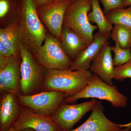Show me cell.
I'll return each instance as SVG.
<instances>
[{
  "mask_svg": "<svg viewBox=\"0 0 131 131\" xmlns=\"http://www.w3.org/2000/svg\"><path fill=\"white\" fill-rule=\"evenodd\" d=\"M0 41L13 57H21V43L19 21L16 20L5 28L0 29Z\"/></svg>",
  "mask_w": 131,
  "mask_h": 131,
  "instance_id": "16",
  "label": "cell"
},
{
  "mask_svg": "<svg viewBox=\"0 0 131 131\" xmlns=\"http://www.w3.org/2000/svg\"><path fill=\"white\" fill-rule=\"evenodd\" d=\"M130 127H124V129H121L119 131H130L131 130Z\"/></svg>",
  "mask_w": 131,
  "mask_h": 131,
  "instance_id": "29",
  "label": "cell"
},
{
  "mask_svg": "<svg viewBox=\"0 0 131 131\" xmlns=\"http://www.w3.org/2000/svg\"><path fill=\"white\" fill-rule=\"evenodd\" d=\"M60 42L64 52L72 61L88 46L77 33L68 27L63 28Z\"/></svg>",
  "mask_w": 131,
  "mask_h": 131,
  "instance_id": "17",
  "label": "cell"
},
{
  "mask_svg": "<svg viewBox=\"0 0 131 131\" xmlns=\"http://www.w3.org/2000/svg\"><path fill=\"white\" fill-rule=\"evenodd\" d=\"M129 78H131V59L125 64L115 67L113 74V79L118 81Z\"/></svg>",
  "mask_w": 131,
  "mask_h": 131,
  "instance_id": "23",
  "label": "cell"
},
{
  "mask_svg": "<svg viewBox=\"0 0 131 131\" xmlns=\"http://www.w3.org/2000/svg\"><path fill=\"white\" fill-rule=\"evenodd\" d=\"M13 126L20 131L30 128L35 131H62L51 116L36 113L21 105L19 115Z\"/></svg>",
  "mask_w": 131,
  "mask_h": 131,
  "instance_id": "11",
  "label": "cell"
},
{
  "mask_svg": "<svg viewBox=\"0 0 131 131\" xmlns=\"http://www.w3.org/2000/svg\"><path fill=\"white\" fill-rule=\"evenodd\" d=\"M37 8L42 7L53 2V0H34Z\"/></svg>",
  "mask_w": 131,
  "mask_h": 131,
  "instance_id": "26",
  "label": "cell"
},
{
  "mask_svg": "<svg viewBox=\"0 0 131 131\" xmlns=\"http://www.w3.org/2000/svg\"><path fill=\"white\" fill-rule=\"evenodd\" d=\"M53 1H55V0H53Z\"/></svg>",
  "mask_w": 131,
  "mask_h": 131,
  "instance_id": "32",
  "label": "cell"
},
{
  "mask_svg": "<svg viewBox=\"0 0 131 131\" xmlns=\"http://www.w3.org/2000/svg\"><path fill=\"white\" fill-rule=\"evenodd\" d=\"M97 101L91 100L79 104L70 105L63 102L51 117L62 131H70L82 118L92 111Z\"/></svg>",
  "mask_w": 131,
  "mask_h": 131,
  "instance_id": "8",
  "label": "cell"
},
{
  "mask_svg": "<svg viewBox=\"0 0 131 131\" xmlns=\"http://www.w3.org/2000/svg\"><path fill=\"white\" fill-rule=\"evenodd\" d=\"M20 86L21 95H32L43 91L46 70L35 59L31 52L21 42Z\"/></svg>",
  "mask_w": 131,
  "mask_h": 131,
  "instance_id": "3",
  "label": "cell"
},
{
  "mask_svg": "<svg viewBox=\"0 0 131 131\" xmlns=\"http://www.w3.org/2000/svg\"><path fill=\"white\" fill-rule=\"evenodd\" d=\"M34 54L46 70H70L73 62L64 52L59 40L52 35H47L43 44Z\"/></svg>",
  "mask_w": 131,
  "mask_h": 131,
  "instance_id": "6",
  "label": "cell"
},
{
  "mask_svg": "<svg viewBox=\"0 0 131 131\" xmlns=\"http://www.w3.org/2000/svg\"><path fill=\"white\" fill-rule=\"evenodd\" d=\"M4 131H20V130H17L16 129H15V128L14 127V126L12 127H10L9 129H8L7 130H5Z\"/></svg>",
  "mask_w": 131,
  "mask_h": 131,
  "instance_id": "28",
  "label": "cell"
},
{
  "mask_svg": "<svg viewBox=\"0 0 131 131\" xmlns=\"http://www.w3.org/2000/svg\"><path fill=\"white\" fill-rule=\"evenodd\" d=\"M88 98L107 101L114 107L125 108L127 105V97L119 91L115 85L107 84L94 74L83 90L66 97L64 102L72 103L79 99Z\"/></svg>",
  "mask_w": 131,
  "mask_h": 131,
  "instance_id": "5",
  "label": "cell"
},
{
  "mask_svg": "<svg viewBox=\"0 0 131 131\" xmlns=\"http://www.w3.org/2000/svg\"><path fill=\"white\" fill-rule=\"evenodd\" d=\"M19 0H0V18L5 19L19 14Z\"/></svg>",
  "mask_w": 131,
  "mask_h": 131,
  "instance_id": "21",
  "label": "cell"
},
{
  "mask_svg": "<svg viewBox=\"0 0 131 131\" xmlns=\"http://www.w3.org/2000/svg\"><path fill=\"white\" fill-rule=\"evenodd\" d=\"M20 131H35L34 130H33L31 129H30V128H28V129H24V130H21Z\"/></svg>",
  "mask_w": 131,
  "mask_h": 131,
  "instance_id": "30",
  "label": "cell"
},
{
  "mask_svg": "<svg viewBox=\"0 0 131 131\" xmlns=\"http://www.w3.org/2000/svg\"><path fill=\"white\" fill-rule=\"evenodd\" d=\"M21 57H13L0 62L1 94L11 93L21 95L20 83Z\"/></svg>",
  "mask_w": 131,
  "mask_h": 131,
  "instance_id": "10",
  "label": "cell"
},
{
  "mask_svg": "<svg viewBox=\"0 0 131 131\" xmlns=\"http://www.w3.org/2000/svg\"><path fill=\"white\" fill-rule=\"evenodd\" d=\"M104 107L101 101H97L90 116L81 125L70 131H119V124L114 123L106 117Z\"/></svg>",
  "mask_w": 131,
  "mask_h": 131,
  "instance_id": "13",
  "label": "cell"
},
{
  "mask_svg": "<svg viewBox=\"0 0 131 131\" xmlns=\"http://www.w3.org/2000/svg\"><path fill=\"white\" fill-rule=\"evenodd\" d=\"M115 66L112 55V46L106 42L100 54L91 63L89 71L101 80L110 85H113Z\"/></svg>",
  "mask_w": 131,
  "mask_h": 131,
  "instance_id": "14",
  "label": "cell"
},
{
  "mask_svg": "<svg viewBox=\"0 0 131 131\" xmlns=\"http://www.w3.org/2000/svg\"><path fill=\"white\" fill-rule=\"evenodd\" d=\"M105 15L112 25H122L131 28V6L115 9Z\"/></svg>",
  "mask_w": 131,
  "mask_h": 131,
  "instance_id": "20",
  "label": "cell"
},
{
  "mask_svg": "<svg viewBox=\"0 0 131 131\" xmlns=\"http://www.w3.org/2000/svg\"><path fill=\"white\" fill-rule=\"evenodd\" d=\"M124 8L131 6V0H122Z\"/></svg>",
  "mask_w": 131,
  "mask_h": 131,
  "instance_id": "27",
  "label": "cell"
},
{
  "mask_svg": "<svg viewBox=\"0 0 131 131\" xmlns=\"http://www.w3.org/2000/svg\"><path fill=\"white\" fill-rule=\"evenodd\" d=\"M70 95L57 91H42L32 95L17 96L19 103L36 113L51 116Z\"/></svg>",
  "mask_w": 131,
  "mask_h": 131,
  "instance_id": "7",
  "label": "cell"
},
{
  "mask_svg": "<svg viewBox=\"0 0 131 131\" xmlns=\"http://www.w3.org/2000/svg\"><path fill=\"white\" fill-rule=\"evenodd\" d=\"M20 107L17 95L9 93L1 94L0 131L13 126L19 115Z\"/></svg>",
  "mask_w": 131,
  "mask_h": 131,
  "instance_id": "15",
  "label": "cell"
},
{
  "mask_svg": "<svg viewBox=\"0 0 131 131\" xmlns=\"http://www.w3.org/2000/svg\"><path fill=\"white\" fill-rule=\"evenodd\" d=\"M99 0H91V9L88 18L91 23L96 24L98 32L103 34L111 33L113 25L108 20L100 5Z\"/></svg>",
  "mask_w": 131,
  "mask_h": 131,
  "instance_id": "18",
  "label": "cell"
},
{
  "mask_svg": "<svg viewBox=\"0 0 131 131\" xmlns=\"http://www.w3.org/2000/svg\"><path fill=\"white\" fill-rule=\"evenodd\" d=\"M91 9V0H75L67 8L63 22V27L77 33L88 46L93 41V34L97 28L89 19Z\"/></svg>",
  "mask_w": 131,
  "mask_h": 131,
  "instance_id": "4",
  "label": "cell"
},
{
  "mask_svg": "<svg viewBox=\"0 0 131 131\" xmlns=\"http://www.w3.org/2000/svg\"><path fill=\"white\" fill-rule=\"evenodd\" d=\"M18 15L21 42L35 53L46 38V31L38 15L34 0H19Z\"/></svg>",
  "mask_w": 131,
  "mask_h": 131,
  "instance_id": "1",
  "label": "cell"
},
{
  "mask_svg": "<svg viewBox=\"0 0 131 131\" xmlns=\"http://www.w3.org/2000/svg\"><path fill=\"white\" fill-rule=\"evenodd\" d=\"M111 38L120 47H131V28L122 25H115L111 33Z\"/></svg>",
  "mask_w": 131,
  "mask_h": 131,
  "instance_id": "19",
  "label": "cell"
},
{
  "mask_svg": "<svg viewBox=\"0 0 131 131\" xmlns=\"http://www.w3.org/2000/svg\"><path fill=\"white\" fill-rule=\"evenodd\" d=\"M71 2L55 0L50 4L37 8L39 18L52 35L59 40L61 38L66 12Z\"/></svg>",
  "mask_w": 131,
  "mask_h": 131,
  "instance_id": "9",
  "label": "cell"
},
{
  "mask_svg": "<svg viewBox=\"0 0 131 131\" xmlns=\"http://www.w3.org/2000/svg\"><path fill=\"white\" fill-rule=\"evenodd\" d=\"M92 75L89 70H47L44 78L43 91H59L73 95L86 87Z\"/></svg>",
  "mask_w": 131,
  "mask_h": 131,
  "instance_id": "2",
  "label": "cell"
},
{
  "mask_svg": "<svg viewBox=\"0 0 131 131\" xmlns=\"http://www.w3.org/2000/svg\"><path fill=\"white\" fill-rule=\"evenodd\" d=\"M112 51L114 54L113 58L115 67L125 64L131 59V49H125L115 44L112 46Z\"/></svg>",
  "mask_w": 131,
  "mask_h": 131,
  "instance_id": "22",
  "label": "cell"
},
{
  "mask_svg": "<svg viewBox=\"0 0 131 131\" xmlns=\"http://www.w3.org/2000/svg\"><path fill=\"white\" fill-rule=\"evenodd\" d=\"M93 42L88 46L72 62L70 70H89L94 60L100 54L105 43L111 38V33L103 34L96 32Z\"/></svg>",
  "mask_w": 131,
  "mask_h": 131,
  "instance_id": "12",
  "label": "cell"
},
{
  "mask_svg": "<svg viewBox=\"0 0 131 131\" xmlns=\"http://www.w3.org/2000/svg\"><path fill=\"white\" fill-rule=\"evenodd\" d=\"M106 14L115 9L124 8L122 0H99Z\"/></svg>",
  "mask_w": 131,
  "mask_h": 131,
  "instance_id": "24",
  "label": "cell"
},
{
  "mask_svg": "<svg viewBox=\"0 0 131 131\" xmlns=\"http://www.w3.org/2000/svg\"><path fill=\"white\" fill-rule=\"evenodd\" d=\"M11 57H13L12 54L2 42L0 41V62Z\"/></svg>",
  "mask_w": 131,
  "mask_h": 131,
  "instance_id": "25",
  "label": "cell"
},
{
  "mask_svg": "<svg viewBox=\"0 0 131 131\" xmlns=\"http://www.w3.org/2000/svg\"><path fill=\"white\" fill-rule=\"evenodd\" d=\"M69 1H70L71 2H72L73 1H75V0H69Z\"/></svg>",
  "mask_w": 131,
  "mask_h": 131,
  "instance_id": "31",
  "label": "cell"
}]
</instances>
